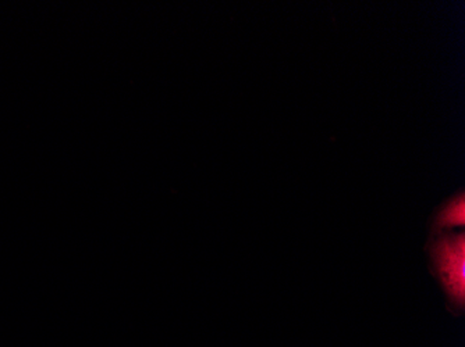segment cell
Here are the masks:
<instances>
[{
	"instance_id": "obj_2",
	"label": "cell",
	"mask_w": 465,
	"mask_h": 347,
	"mask_svg": "<svg viewBox=\"0 0 465 347\" xmlns=\"http://www.w3.org/2000/svg\"><path fill=\"white\" fill-rule=\"evenodd\" d=\"M464 224V198L449 203L438 216V227L462 226Z\"/></svg>"
},
{
	"instance_id": "obj_1",
	"label": "cell",
	"mask_w": 465,
	"mask_h": 347,
	"mask_svg": "<svg viewBox=\"0 0 465 347\" xmlns=\"http://www.w3.org/2000/svg\"><path fill=\"white\" fill-rule=\"evenodd\" d=\"M433 260L443 284L460 306L464 303V236L446 237L433 247Z\"/></svg>"
}]
</instances>
